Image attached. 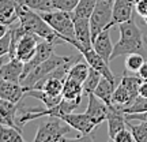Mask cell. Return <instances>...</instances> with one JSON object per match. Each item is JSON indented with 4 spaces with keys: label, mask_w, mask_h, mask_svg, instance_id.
<instances>
[{
    "label": "cell",
    "mask_w": 147,
    "mask_h": 142,
    "mask_svg": "<svg viewBox=\"0 0 147 142\" xmlns=\"http://www.w3.org/2000/svg\"><path fill=\"white\" fill-rule=\"evenodd\" d=\"M143 19H144V23L147 25V15H146V16H143Z\"/></svg>",
    "instance_id": "ab89813d"
},
{
    "label": "cell",
    "mask_w": 147,
    "mask_h": 142,
    "mask_svg": "<svg viewBox=\"0 0 147 142\" xmlns=\"http://www.w3.org/2000/svg\"><path fill=\"white\" fill-rule=\"evenodd\" d=\"M144 44H146V45H147V36L144 37Z\"/></svg>",
    "instance_id": "60d3db41"
},
{
    "label": "cell",
    "mask_w": 147,
    "mask_h": 142,
    "mask_svg": "<svg viewBox=\"0 0 147 142\" xmlns=\"http://www.w3.org/2000/svg\"><path fill=\"white\" fill-rule=\"evenodd\" d=\"M134 1H136V0H134Z\"/></svg>",
    "instance_id": "b9f144b4"
},
{
    "label": "cell",
    "mask_w": 147,
    "mask_h": 142,
    "mask_svg": "<svg viewBox=\"0 0 147 142\" xmlns=\"http://www.w3.org/2000/svg\"><path fill=\"white\" fill-rule=\"evenodd\" d=\"M89 104L87 108L84 111V113L89 116L91 122L95 123L97 126L101 124L102 122H105L108 119V112H109V105L104 103L100 97H97L94 93H89Z\"/></svg>",
    "instance_id": "ba28073f"
},
{
    "label": "cell",
    "mask_w": 147,
    "mask_h": 142,
    "mask_svg": "<svg viewBox=\"0 0 147 142\" xmlns=\"http://www.w3.org/2000/svg\"><path fill=\"white\" fill-rule=\"evenodd\" d=\"M53 42L51 41H47V40H41V41L38 42V45H37V49H36V53L33 55V58L25 63L23 66V73H22V77H21V81L25 77H26L27 74L30 73L33 69H36L38 64H41L44 60H47L53 52Z\"/></svg>",
    "instance_id": "30bf717a"
},
{
    "label": "cell",
    "mask_w": 147,
    "mask_h": 142,
    "mask_svg": "<svg viewBox=\"0 0 147 142\" xmlns=\"http://www.w3.org/2000/svg\"><path fill=\"white\" fill-rule=\"evenodd\" d=\"M108 134L109 138L113 141L115 137L119 132L127 127V120H125V115L124 112L116 105H110L109 107V112H108Z\"/></svg>",
    "instance_id": "4fadbf2b"
},
{
    "label": "cell",
    "mask_w": 147,
    "mask_h": 142,
    "mask_svg": "<svg viewBox=\"0 0 147 142\" xmlns=\"http://www.w3.org/2000/svg\"><path fill=\"white\" fill-rule=\"evenodd\" d=\"M25 5L37 12H48L55 10L52 0H25Z\"/></svg>",
    "instance_id": "f1b7e54d"
},
{
    "label": "cell",
    "mask_w": 147,
    "mask_h": 142,
    "mask_svg": "<svg viewBox=\"0 0 147 142\" xmlns=\"http://www.w3.org/2000/svg\"><path fill=\"white\" fill-rule=\"evenodd\" d=\"M120 30V40L115 44L113 52L110 56V62L120 56H127L131 53H140L143 56L147 55L144 37L142 36V32L136 22L131 18L129 21H125L119 25Z\"/></svg>",
    "instance_id": "6da1fadb"
},
{
    "label": "cell",
    "mask_w": 147,
    "mask_h": 142,
    "mask_svg": "<svg viewBox=\"0 0 147 142\" xmlns=\"http://www.w3.org/2000/svg\"><path fill=\"white\" fill-rule=\"evenodd\" d=\"M18 4H25V0H15Z\"/></svg>",
    "instance_id": "f35d334b"
},
{
    "label": "cell",
    "mask_w": 147,
    "mask_h": 142,
    "mask_svg": "<svg viewBox=\"0 0 147 142\" xmlns=\"http://www.w3.org/2000/svg\"><path fill=\"white\" fill-rule=\"evenodd\" d=\"M16 16H18V21L21 22V25L26 32L33 33L42 40L51 41L53 44H56V41L60 40L56 32L41 16V14L29 8L27 5L16 3Z\"/></svg>",
    "instance_id": "7a4b0ae2"
},
{
    "label": "cell",
    "mask_w": 147,
    "mask_h": 142,
    "mask_svg": "<svg viewBox=\"0 0 147 142\" xmlns=\"http://www.w3.org/2000/svg\"><path fill=\"white\" fill-rule=\"evenodd\" d=\"M109 30L110 29H104L93 41L94 51L105 60L106 63H110V56H112L113 47H115V44H112V40H110Z\"/></svg>",
    "instance_id": "9a60e30c"
},
{
    "label": "cell",
    "mask_w": 147,
    "mask_h": 142,
    "mask_svg": "<svg viewBox=\"0 0 147 142\" xmlns=\"http://www.w3.org/2000/svg\"><path fill=\"white\" fill-rule=\"evenodd\" d=\"M41 40L42 38H40V37L36 36V34L26 32L23 34V37L19 40L18 45H16L15 58L19 59L23 63L29 62V60L33 58V55L36 53L37 45H38V42L41 41Z\"/></svg>",
    "instance_id": "9c48e42d"
},
{
    "label": "cell",
    "mask_w": 147,
    "mask_h": 142,
    "mask_svg": "<svg viewBox=\"0 0 147 142\" xmlns=\"http://www.w3.org/2000/svg\"><path fill=\"white\" fill-rule=\"evenodd\" d=\"M26 96H30L33 99H37L40 100L41 103H44V105L47 108H52V107L57 105L60 101L63 100V96H53L51 93H48L45 90L42 89H32V90H27Z\"/></svg>",
    "instance_id": "44dd1931"
},
{
    "label": "cell",
    "mask_w": 147,
    "mask_h": 142,
    "mask_svg": "<svg viewBox=\"0 0 147 142\" xmlns=\"http://www.w3.org/2000/svg\"><path fill=\"white\" fill-rule=\"evenodd\" d=\"M101 78H102V75H101L97 70H94L93 67H90V73H89V75H87L86 81L83 82V92H84V94L93 93V92L95 90V88H97L98 82L101 81Z\"/></svg>",
    "instance_id": "4316f807"
},
{
    "label": "cell",
    "mask_w": 147,
    "mask_h": 142,
    "mask_svg": "<svg viewBox=\"0 0 147 142\" xmlns=\"http://www.w3.org/2000/svg\"><path fill=\"white\" fill-rule=\"evenodd\" d=\"M144 62H146V60H144V56L140 55V53H131V55H127L125 70L127 71H131V73H138Z\"/></svg>",
    "instance_id": "83f0119b"
},
{
    "label": "cell",
    "mask_w": 147,
    "mask_h": 142,
    "mask_svg": "<svg viewBox=\"0 0 147 142\" xmlns=\"http://www.w3.org/2000/svg\"><path fill=\"white\" fill-rule=\"evenodd\" d=\"M135 11V1L134 0H113V10H112V19L109 22L108 29L115 25H120L123 22L129 21L134 18Z\"/></svg>",
    "instance_id": "52a82bcc"
},
{
    "label": "cell",
    "mask_w": 147,
    "mask_h": 142,
    "mask_svg": "<svg viewBox=\"0 0 147 142\" xmlns=\"http://www.w3.org/2000/svg\"><path fill=\"white\" fill-rule=\"evenodd\" d=\"M68 59H69V55L60 56V55H56V53H52L47 60H44L41 64H38L36 69H33L21 81V85L23 86V89H25V93H26L27 90H32L37 82H40L41 79H44L48 74H51L56 67H59L60 64H63L64 62H67Z\"/></svg>",
    "instance_id": "5b68a950"
},
{
    "label": "cell",
    "mask_w": 147,
    "mask_h": 142,
    "mask_svg": "<svg viewBox=\"0 0 147 142\" xmlns=\"http://www.w3.org/2000/svg\"><path fill=\"white\" fill-rule=\"evenodd\" d=\"M139 96L140 97H147V79H144L139 86Z\"/></svg>",
    "instance_id": "8d00e7d4"
},
{
    "label": "cell",
    "mask_w": 147,
    "mask_h": 142,
    "mask_svg": "<svg viewBox=\"0 0 147 142\" xmlns=\"http://www.w3.org/2000/svg\"><path fill=\"white\" fill-rule=\"evenodd\" d=\"M90 73V66L87 64V62L84 60V62H78V63H75L71 67V70H69L68 73V78L74 79V81H78V82H80V84H83L84 81H86V78H87V75H89Z\"/></svg>",
    "instance_id": "603a6c76"
},
{
    "label": "cell",
    "mask_w": 147,
    "mask_h": 142,
    "mask_svg": "<svg viewBox=\"0 0 147 142\" xmlns=\"http://www.w3.org/2000/svg\"><path fill=\"white\" fill-rule=\"evenodd\" d=\"M113 141L115 142H135V139H134V135H132L131 130H129L128 127H125V128H123V130L116 135Z\"/></svg>",
    "instance_id": "d6a6232c"
},
{
    "label": "cell",
    "mask_w": 147,
    "mask_h": 142,
    "mask_svg": "<svg viewBox=\"0 0 147 142\" xmlns=\"http://www.w3.org/2000/svg\"><path fill=\"white\" fill-rule=\"evenodd\" d=\"M95 4H97V0H79L78 5L75 7L72 14L76 16H80V18L90 19V16H91L93 11H94Z\"/></svg>",
    "instance_id": "d4e9b609"
},
{
    "label": "cell",
    "mask_w": 147,
    "mask_h": 142,
    "mask_svg": "<svg viewBox=\"0 0 147 142\" xmlns=\"http://www.w3.org/2000/svg\"><path fill=\"white\" fill-rule=\"evenodd\" d=\"M135 11L139 16L147 15V0H136L135 1Z\"/></svg>",
    "instance_id": "836d02e7"
},
{
    "label": "cell",
    "mask_w": 147,
    "mask_h": 142,
    "mask_svg": "<svg viewBox=\"0 0 147 142\" xmlns=\"http://www.w3.org/2000/svg\"><path fill=\"white\" fill-rule=\"evenodd\" d=\"M19 105L8 100L0 99V124L5 126H16V112ZM19 128V127H18Z\"/></svg>",
    "instance_id": "e0dca14e"
},
{
    "label": "cell",
    "mask_w": 147,
    "mask_h": 142,
    "mask_svg": "<svg viewBox=\"0 0 147 142\" xmlns=\"http://www.w3.org/2000/svg\"><path fill=\"white\" fill-rule=\"evenodd\" d=\"M113 0H97L94 11L90 16V29H91V41H94L104 29H108L112 19Z\"/></svg>",
    "instance_id": "8992f818"
},
{
    "label": "cell",
    "mask_w": 147,
    "mask_h": 142,
    "mask_svg": "<svg viewBox=\"0 0 147 142\" xmlns=\"http://www.w3.org/2000/svg\"><path fill=\"white\" fill-rule=\"evenodd\" d=\"M72 21H74V29H75V38H76L82 45L93 47L90 19H87V18H80V16H76L72 14Z\"/></svg>",
    "instance_id": "2e32d148"
},
{
    "label": "cell",
    "mask_w": 147,
    "mask_h": 142,
    "mask_svg": "<svg viewBox=\"0 0 147 142\" xmlns=\"http://www.w3.org/2000/svg\"><path fill=\"white\" fill-rule=\"evenodd\" d=\"M135 100H136V99H135V97L128 92V89H127L125 86L123 84H120V81H119V84L116 85L115 92H113V97H112L113 105L119 107V108H125V107L131 105Z\"/></svg>",
    "instance_id": "d6986e66"
},
{
    "label": "cell",
    "mask_w": 147,
    "mask_h": 142,
    "mask_svg": "<svg viewBox=\"0 0 147 142\" xmlns=\"http://www.w3.org/2000/svg\"><path fill=\"white\" fill-rule=\"evenodd\" d=\"M83 84H80L78 81H74L71 78H65L64 81V86H63V92H61V96H63L64 100H69V101H76V103H80L82 100V94H83Z\"/></svg>",
    "instance_id": "ac0fdd59"
},
{
    "label": "cell",
    "mask_w": 147,
    "mask_h": 142,
    "mask_svg": "<svg viewBox=\"0 0 147 142\" xmlns=\"http://www.w3.org/2000/svg\"><path fill=\"white\" fill-rule=\"evenodd\" d=\"M23 96H26V93L19 82L7 81L0 77V99H4V100L18 104L23 99Z\"/></svg>",
    "instance_id": "5bb4252c"
},
{
    "label": "cell",
    "mask_w": 147,
    "mask_h": 142,
    "mask_svg": "<svg viewBox=\"0 0 147 142\" xmlns=\"http://www.w3.org/2000/svg\"><path fill=\"white\" fill-rule=\"evenodd\" d=\"M115 88H116V84L110 82L109 79L105 78V77H102L93 93H94L97 97H100L104 103H106V104L110 107V105H113V103H112V97H113Z\"/></svg>",
    "instance_id": "ffe728a7"
},
{
    "label": "cell",
    "mask_w": 147,
    "mask_h": 142,
    "mask_svg": "<svg viewBox=\"0 0 147 142\" xmlns=\"http://www.w3.org/2000/svg\"><path fill=\"white\" fill-rule=\"evenodd\" d=\"M10 48H11V34H10V29H8V33L4 37L0 38V59L8 56Z\"/></svg>",
    "instance_id": "1f68e13d"
},
{
    "label": "cell",
    "mask_w": 147,
    "mask_h": 142,
    "mask_svg": "<svg viewBox=\"0 0 147 142\" xmlns=\"http://www.w3.org/2000/svg\"><path fill=\"white\" fill-rule=\"evenodd\" d=\"M138 75H139L143 81H144V79H147V62H144V63L142 64V67H140V69H139V71H138Z\"/></svg>",
    "instance_id": "d590c367"
},
{
    "label": "cell",
    "mask_w": 147,
    "mask_h": 142,
    "mask_svg": "<svg viewBox=\"0 0 147 142\" xmlns=\"http://www.w3.org/2000/svg\"><path fill=\"white\" fill-rule=\"evenodd\" d=\"M127 127L131 130L135 142H147V122H140L138 124H132L129 120H127Z\"/></svg>",
    "instance_id": "484cf974"
},
{
    "label": "cell",
    "mask_w": 147,
    "mask_h": 142,
    "mask_svg": "<svg viewBox=\"0 0 147 142\" xmlns=\"http://www.w3.org/2000/svg\"><path fill=\"white\" fill-rule=\"evenodd\" d=\"M8 25H5V23H0V38L1 37H4L7 33H8Z\"/></svg>",
    "instance_id": "74e56055"
},
{
    "label": "cell",
    "mask_w": 147,
    "mask_h": 142,
    "mask_svg": "<svg viewBox=\"0 0 147 142\" xmlns=\"http://www.w3.org/2000/svg\"><path fill=\"white\" fill-rule=\"evenodd\" d=\"M3 59L4 58H1V60H0V77L7 79V81L21 84V77L23 73L25 63L16 58L7 59V62H4Z\"/></svg>",
    "instance_id": "7c38bea8"
},
{
    "label": "cell",
    "mask_w": 147,
    "mask_h": 142,
    "mask_svg": "<svg viewBox=\"0 0 147 142\" xmlns=\"http://www.w3.org/2000/svg\"><path fill=\"white\" fill-rule=\"evenodd\" d=\"M127 120H140L147 122V111L146 112H139V113H124Z\"/></svg>",
    "instance_id": "e575fe53"
},
{
    "label": "cell",
    "mask_w": 147,
    "mask_h": 142,
    "mask_svg": "<svg viewBox=\"0 0 147 142\" xmlns=\"http://www.w3.org/2000/svg\"><path fill=\"white\" fill-rule=\"evenodd\" d=\"M142 82H143V79L140 78L139 75H138V77H135V75H128V74H127V70L124 71V74H123V77H121V79H120V84L124 85L127 89H128V92H129L135 99H138V96H139V86H140Z\"/></svg>",
    "instance_id": "cb8c5ba5"
},
{
    "label": "cell",
    "mask_w": 147,
    "mask_h": 142,
    "mask_svg": "<svg viewBox=\"0 0 147 142\" xmlns=\"http://www.w3.org/2000/svg\"><path fill=\"white\" fill-rule=\"evenodd\" d=\"M78 1L79 0H52V4L55 10L72 12L75 7L78 5Z\"/></svg>",
    "instance_id": "4dcf8cb0"
},
{
    "label": "cell",
    "mask_w": 147,
    "mask_h": 142,
    "mask_svg": "<svg viewBox=\"0 0 147 142\" xmlns=\"http://www.w3.org/2000/svg\"><path fill=\"white\" fill-rule=\"evenodd\" d=\"M40 14L47 21L48 25L56 32V34L60 38V41L67 42L68 40L75 38L72 12L53 10V11H48V12H40Z\"/></svg>",
    "instance_id": "277c9868"
},
{
    "label": "cell",
    "mask_w": 147,
    "mask_h": 142,
    "mask_svg": "<svg viewBox=\"0 0 147 142\" xmlns=\"http://www.w3.org/2000/svg\"><path fill=\"white\" fill-rule=\"evenodd\" d=\"M124 113H139V112H146L147 111V97H140L138 96V99L132 103L129 107L120 108Z\"/></svg>",
    "instance_id": "f546056e"
},
{
    "label": "cell",
    "mask_w": 147,
    "mask_h": 142,
    "mask_svg": "<svg viewBox=\"0 0 147 142\" xmlns=\"http://www.w3.org/2000/svg\"><path fill=\"white\" fill-rule=\"evenodd\" d=\"M0 142H23L21 128L0 124Z\"/></svg>",
    "instance_id": "7402d4cb"
},
{
    "label": "cell",
    "mask_w": 147,
    "mask_h": 142,
    "mask_svg": "<svg viewBox=\"0 0 147 142\" xmlns=\"http://www.w3.org/2000/svg\"><path fill=\"white\" fill-rule=\"evenodd\" d=\"M61 119L68 123L69 126L72 127L74 130H76L79 131L83 137L86 135H89L91 132L94 131L95 128H97V124L91 122L89 116L86 115V113H74V112H69V113H64L61 116Z\"/></svg>",
    "instance_id": "8fae6325"
},
{
    "label": "cell",
    "mask_w": 147,
    "mask_h": 142,
    "mask_svg": "<svg viewBox=\"0 0 147 142\" xmlns=\"http://www.w3.org/2000/svg\"><path fill=\"white\" fill-rule=\"evenodd\" d=\"M72 127L60 116H44L34 137V142H64L68 141L65 134Z\"/></svg>",
    "instance_id": "3957f363"
}]
</instances>
